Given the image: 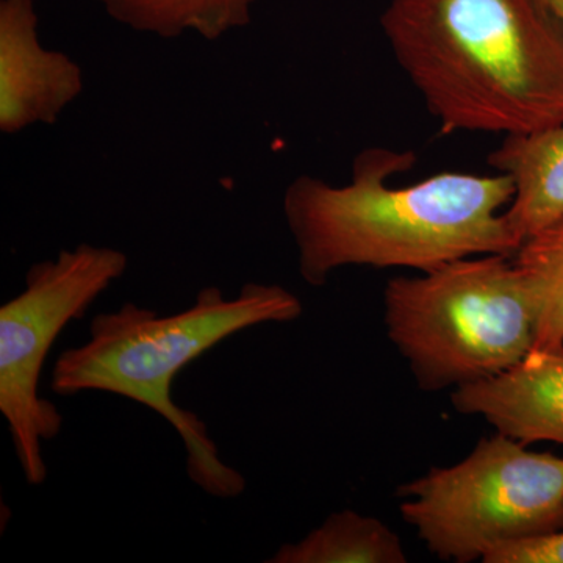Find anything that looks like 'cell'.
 Segmentation results:
<instances>
[{
    "instance_id": "obj_14",
    "label": "cell",
    "mask_w": 563,
    "mask_h": 563,
    "mask_svg": "<svg viewBox=\"0 0 563 563\" xmlns=\"http://www.w3.org/2000/svg\"><path fill=\"white\" fill-rule=\"evenodd\" d=\"M542 2L553 11L555 18L563 24V0H542Z\"/></svg>"
},
{
    "instance_id": "obj_6",
    "label": "cell",
    "mask_w": 563,
    "mask_h": 563,
    "mask_svg": "<svg viewBox=\"0 0 563 563\" xmlns=\"http://www.w3.org/2000/svg\"><path fill=\"white\" fill-rule=\"evenodd\" d=\"M128 266L120 250L77 244L32 265L24 290L0 307V413L27 484L46 483L43 444L63 428L58 407L40 395L47 355L63 329L81 320Z\"/></svg>"
},
{
    "instance_id": "obj_9",
    "label": "cell",
    "mask_w": 563,
    "mask_h": 563,
    "mask_svg": "<svg viewBox=\"0 0 563 563\" xmlns=\"http://www.w3.org/2000/svg\"><path fill=\"white\" fill-rule=\"evenodd\" d=\"M488 165L514 184L506 214L518 242L563 218V122L539 131L509 133L488 155Z\"/></svg>"
},
{
    "instance_id": "obj_11",
    "label": "cell",
    "mask_w": 563,
    "mask_h": 563,
    "mask_svg": "<svg viewBox=\"0 0 563 563\" xmlns=\"http://www.w3.org/2000/svg\"><path fill=\"white\" fill-rule=\"evenodd\" d=\"M269 563H406L401 539L383 521L346 509L325 518L296 543L282 544Z\"/></svg>"
},
{
    "instance_id": "obj_1",
    "label": "cell",
    "mask_w": 563,
    "mask_h": 563,
    "mask_svg": "<svg viewBox=\"0 0 563 563\" xmlns=\"http://www.w3.org/2000/svg\"><path fill=\"white\" fill-rule=\"evenodd\" d=\"M412 151L366 147L352 162L350 184L299 176L282 199L306 284L322 287L344 266L424 273L474 255L514 257L521 243L507 221L514 184L504 174L440 173L391 187L410 172Z\"/></svg>"
},
{
    "instance_id": "obj_4",
    "label": "cell",
    "mask_w": 563,
    "mask_h": 563,
    "mask_svg": "<svg viewBox=\"0 0 563 563\" xmlns=\"http://www.w3.org/2000/svg\"><path fill=\"white\" fill-rule=\"evenodd\" d=\"M384 318L426 391L507 372L536 343V306L510 255H474L395 277L385 287Z\"/></svg>"
},
{
    "instance_id": "obj_12",
    "label": "cell",
    "mask_w": 563,
    "mask_h": 563,
    "mask_svg": "<svg viewBox=\"0 0 563 563\" xmlns=\"http://www.w3.org/2000/svg\"><path fill=\"white\" fill-rule=\"evenodd\" d=\"M514 257L536 306L532 351H563V218L521 244Z\"/></svg>"
},
{
    "instance_id": "obj_13",
    "label": "cell",
    "mask_w": 563,
    "mask_h": 563,
    "mask_svg": "<svg viewBox=\"0 0 563 563\" xmlns=\"http://www.w3.org/2000/svg\"><path fill=\"white\" fill-rule=\"evenodd\" d=\"M485 563H563V531L499 544L484 555Z\"/></svg>"
},
{
    "instance_id": "obj_8",
    "label": "cell",
    "mask_w": 563,
    "mask_h": 563,
    "mask_svg": "<svg viewBox=\"0 0 563 563\" xmlns=\"http://www.w3.org/2000/svg\"><path fill=\"white\" fill-rule=\"evenodd\" d=\"M453 404L526 446L563 444V351H531L507 372L455 388Z\"/></svg>"
},
{
    "instance_id": "obj_7",
    "label": "cell",
    "mask_w": 563,
    "mask_h": 563,
    "mask_svg": "<svg viewBox=\"0 0 563 563\" xmlns=\"http://www.w3.org/2000/svg\"><path fill=\"white\" fill-rule=\"evenodd\" d=\"M85 90L84 69L41 44L33 0H0V132L55 124Z\"/></svg>"
},
{
    "instance_id": "obj_10",
    "label": "cell",
    "mask_w": 563,
    "mask_h": 563,
    "mask_svg": "<svg viewBox=\"0 0 563 563\" xmlns=\"http://www.w3.org/2000/svg\"><path fill=\"white\" fill-rule=\"evenodd\" d=\"M111 20L140 33L179 38L196 33L217 41L246 27L258 0H92Z\"/></svg>"
},
{
    "instance_id": "obj_3",
    "label": "cell",
    "mask_w": 563,
    "mask_h": 563,
    "mask_svg": "<svg viewBox=\"0 0 563 563\" xmlns=\"http://www.w3.org/2000/svg\"><path fill=\"white\" fill-rule=\"evenodd\" d=\"M301 314L302 302L295 292L261 282H247L233 298H225L218 287L202 288L188 309L169 317L125 302L95 317L87 342L58 355L51 390L58 396L111 393L147 407L184 442L192 483L214 498H236L246 490V479L222 461L206 422L174 402V379L222 340Z\"/></svg>"
},
{
    "instance_id": "obj_5",
    "label": "cell",
    "mask_w": 563,
    "mask_h": 563,
    "mask_svg": "<svg viewBox=\"0 0 563 563\" xmlns=\"http://www.w3.org/2000/svg\"><path fill=\"white\" fill-rule=\"evenodd\" d=\"M404 521L442 561H483L499 544L563 531V459L498 435L402 485Z\"/></svg>"
},
{
    "instance_id": "obj_2",
    "label": "cell",
    "mask_w": 563,
    "mask_h": 563,
    "mask_svg": "<svg viewBox=\"0 0 563 563\" xmlns=\"http://www.w3.org/2000/svg\"><path fill=\"white\" fill-rule=\"evenodd\" d=\"M380 25L444 135L563 122V24L542 0H390Z\"/></svg>"
}]
</instances>
